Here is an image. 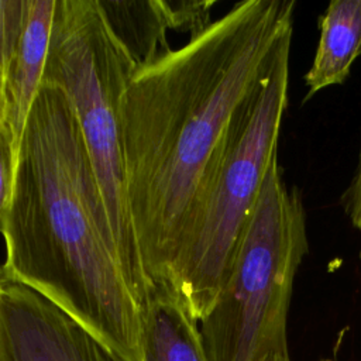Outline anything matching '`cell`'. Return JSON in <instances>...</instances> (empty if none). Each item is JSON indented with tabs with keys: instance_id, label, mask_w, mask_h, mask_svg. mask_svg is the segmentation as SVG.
<instances>
[{
	"instance_id": "6da1fadb",
	"label": "cell",
	"mask_w": 361,
	"mask_h": 361,
	"mask_svg": "<svg viewBox=\"0 0 361 361\" xmlns=\"http://www.w3.org/2000/svg\"><path fill=\"white\" fill-rule=\"evenodd\" d=\"M295 4L243 0L131 75L121 102L124 178L148 288L169 283L180 237L233 117L292 41Z\"/></svg>"
},
{
	"instance_id": "7a4b0ae2",
	"label": "cell",
	"mask_w": 361,
	"mask_h": 361,
	"mask_svg": "<svg viewBox=\"0 0 361 361\" xmlns=\"http://www.w3.org/2000/svg\"><path fill=\"white\" fill-rule=\"evenodd\" d=\"M0 224L1 278L49 299L121 361H141L142 302L124 271L75 110L55 85L42 82L30 110Z\"/></svg>"
},
{
	"instance_id": "3957f363",
	"label": "cell",
	"mask_w": 361,
	"mask_h": 361,
	"mask_svg": "<svg viewBox=\"0 0 361 361\" xmlns=\"http://www.w3.org/2000/svg\"><path fill=\"white\" fill-rule=\"evenodd\" d=\"M290 42L233 117L180 237L169 283L195 320L216 303L261 195L288 104Z\"/></svg>"
},
{
	"instance_id": "277c9868",
	"label": "cell",
	"mask_w": 361,
	"mask_h": 361,
	"mask_svg": "<svg viewBox=\"0 0 361 361\" xmlns=\"http://www.w3.org/2000/svg\"><path fill=\"white\" fill-rule=\"evenodd\" d=\"M137 69L99 0H56L44 83L68 96L106 203L124 271L144 302L148 281L126 195L121 102Z\"/></svg>"
},
{
	"instance_id": "5b68a950",
	"label": "cell",
	"mask_w": 361,
	"mask_h": 361,
	"mask_svg": "<svg viewBox=\"0 0 361 361\" xmlns=\"http://www.w3.org/2000/svg\"><path fill=\"white\" fill-rule=\"evenodd\" d=\"M309 251L302 196L272 161L228 278L200 322L209 361H259L286 351V320L299 265Z\"/></svg>"
},
{
	"instance_id": "8992f818",
	"label": "cell",
	"mask_w": 361,
	"mask_h": 361,
	"mask_svg": "<svg viewBox=\"0 0 361 361\" xmlns=\"http://www.w3.org/2000/svg\"><path fill=\"white\" fill-rule=\"evenodd\" d=\"M0 361H121L49 299L0 276Z\"/></svg>"
},
{
	"instance_id": "52a82bcc",
	"label": "cell",
	"mask_w": 361,
	"mask_h": 361,
	"mask_svg": "<svg viewBox=\"0 0 361 361\" xmlns=\"http://www.w3.org/2000/svg\"><path fill=\"white\" fill-rule=\"evenodd\" d=\"M56 0H25L18 41L0 61V128L20 148L25 123L42 85Z\"/></svg>"
},
{
	"instance_id": "ba28073f",
	"label": "cell",
	"mask_w": 361,
	"mask_h": 361,
	"mask_svg": "<svg viewBox=\"0 0 361 361\" xmlns=\"http://www.w3.org/2000/svg\"><path fill=\"white\" fill-rule=\"evenodd\" d=\"M197 323L172 285H151L142 302L141 361H209Z\"/></svg>"
},
{
	"instance_id": "9c48e42d",
	"label": "cell",
	"mask_w": 361,
	"mask_h": 361,
	"mask_svg": "<svg viewBox=\"0 0 361 361\" xmlns=\"http://www.w3.org/2000/svg\"><path fill=\"white\" fill-rule=\"evenodd\" d=\"M320 38L310 69L305 75L307 94L344 83L361 56V0H333L320 17Z\"/></svg>"
},
{
	"instance_id": "30bf717a",
	"label": "cell",
	"mask_w": 361,
	"mask_h": 361,
	"mask_svg": "<svg viewBox=\"0 0 361 361\" xmlns=\"http://www.w3.org/2000/svg\"><path fill=\"white\" fill-rule=\"evenodd\" d=\"M103 14L137 66L149 63L172 49L166 41L171 28L165 0H99Z\"/></svg>"
},
{
	"instance_id": "8fae6325",
	"label": "cell",
	"mask_w": 361,
	"mask_h": 361,
	"mask_svg": "<svg viewBox=\"0 0 361 361\" xmlns=\"http://www.w3.org/2000/svg\"><path fill=\"white\" fill-rule=\"evenodd\" d=\"M216 1H196V0H178L165 1L171 28L189 32L190 37L203 31L210 21V8Z\"/></svg>"
},
{
	"instance_id": "7c38bea8",
	"label": "cell",
	"mask_w": 361,
	"mask_h": 361,
	"mask_svg": "<svg viewBox=\"0 0 361 361\" xmlns=\"http://www.w3.org/2000/svg\"><path fill=\"white\" fill-rule=\"evenodd\" d=\"M18 162V147L6 128H0V212L11 199Z\"/></svg>"
},
{
	"instance_id": "4fadbf2b",
	"label": "cell",
	"mask_w": 361,
	"mask_h": 361,
	"mask_svg": "<svg viewBox=\"0 0 361 361\" xmlns=\"http://www.w3.org/2000/svg\"><path fill=\"white\" fill-rule=\"evenodd\" d=\"M341 204L351 224L361 231V149L354 175L343 193Z\"/></svg>"
},
{
	"instance_id": "5bb4252c",
	"label": "cell",
	"mask_w": 361,
	"mask_h": 361,
	"mask_svg": "<svg viewBox=\"0 0 361 361\" xmlns=\"http://www.w3.org/2000/svg\"><path fill=\"white\" fill-rule=\"evenodd\" d=\"M259 361H290L288 350L286 351H271Z\"/></svg>"
}]
</instances>
